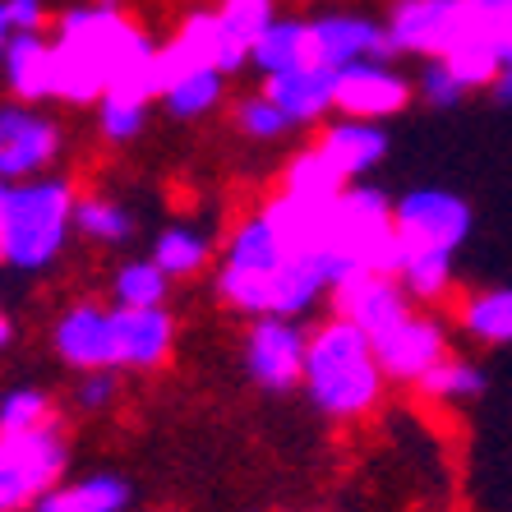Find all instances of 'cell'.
<instances>
[{
	"mask_svg": "<svg viewBox=\"0 0 512 512\" xmlns=\"http://www.w3.org/2000/svg\"><path fill=\"white\" fill-rule=\"evenodd\" d=\"M51 342H56V356L79 374L93 370H116V333H111V310L84 300V305H70V310L56 319L51 328Z\"/></svg>",
	"mask_w": 512,
	"mask_h": 512,
	"instance_id": "obj_14",
	"label": "cell"
},
{
	"mask_svg": "<svg viewBox=\"0 0 512 512\" xmlns=\"http://www.w3.org/2000/svg\"><path fill=\"white\" fill-rule=\"evenodd\" d=\"M0 190H5V180H0Z\"/></svg>",
	"mask_w": 512,
	"mask_h": 512,
	"instance_id": "obj_42",
	"label": "cell"
},
{
	"mask_svg": "<svg viewBox=\"0 0 512 512\" xmlns=\"http://www.w3.org/2000/svg\"><path fill=\"white\" fill-rule=\"evenodd\" d=\"M10 190V185H5ZM5 190H0V263H5Z\"/></svg>",
	"mask_w": 512,
	"mask_h": 512,
	"instance_id": "obj_41",
	"label": "cell"
},
{
	"mask_svg": "<svg viewBox=\"0 0 512 512\" xmlns=\"http://www.w3.org/2000/svg\"><path fill=\"white\" fill-rule=\"evenodd\" d=\"M480 10L471 0H393L388 10V37L393 51L420 60H443L448 51L476 28Z\"/></svg>",
	"mask_w": 512,
	"mask_h": 512,
	"instance_id": "obj_7",
	"label": "cell"
},
{
	"mask_svg": "<svg viewBox=\"0 0 512 512\" xmlns=\"http://www.w3.org/2000/svg\"><path fill=\"white\" fill-rule=\"evenodd\" d=\"M74 194L70 180L37 176L5 190V263L19 273H37L60 259L74 231Z\"/></svg>",
	"mask_w": 512,
	"mask_h": 512,
	"instance_id": "obj_3",
	"label": "cell"
},
{
	"mask_svg": "<svg viewBox=\"0 0 512 512\" xmlns=\"http://www.w3.org/2000/svg\"><path fill=\"white\" fill-rule=\"evenodd\" d=\"M148 259H153L171 282H190V277H199L203 268L213 263V236L180 222V227H167L153 240V254H148Z\"/></svg>",
	"mask_w": 512,
	"mask_h": 512,
	"instance_id": "obj_25",
	"label": "cell"
},
{
	"mask_svg": "<svg viewBox=\"0 0 512 512\" xmlns=\"http://www.w3.org/2000/svg\"><path fill=\"white\" fill-rule=\"evenodd\" d=\"M143 125H148V102H134V97H125V93H107L97 102V130H102L107 143L139 139Z\"/></svg>",
	"mask_w": 512,
	"mask_h": 512,
	"instance_id": "obj_34",
	"label": "cell"
},
{
	"mask_svg": "<svg viewBox=\"0 0 512 512\" xmlns=\"http://www.w3.org/2000/svg\"><path fill=\"white\" fill-rule=\"evenodd\" d=\"M397 213V236H402V250H443L457 254L471 236V203L453 190H439V185H425V190H406L402 199H393Z\"/></svg>",
	"mask_w": 512,
	"mask_h": 512,
	"instance_id": "obj_8",
	"label": "cell"
},
{
	"mask_svg": "<svg viewBox=\"0 0 512 512\" xmlns=\"http://www.w3.org/2000/svg\"><path fill=\"white\" fill-rule=\"evenodd\" d=\"M314 33V51H319V65L328 70H346V65H360V60H393V37L388 28L365 19V14H319L310 19Z\"/></svg>",
	"mask_w": 512,
	"mask_h": 512,
	"instance_id": "obj_16",
	"label": "cell"
},
{
	"mask_svg": "<svg viewBox=\"0 0 512 512\" xmlns=\"http://www.w3.org/2000/svg\"><path fill=\"white\" fill-rule=\"evenodd\" d=\"M74 231L93 245H125L134 236V213L107 194H84L74 203Z\"/></svg>",
	"mask_w": 512,
	"mask_h": 512,
	"instance_id": "obj_29",
	"label": "cell"
},
{
	"mask_svg": "<svg viewBox=\"0 0 512 512\" xmlns=\"http://www.w3.org/2000/svg\"><path fill=\"white\" fill-rule=\"evenodd\" d=\"M60 153V130L56 120L42 111L24 107V102H5L0 107V180L19 185V180H37L56 162Z\"/></svg>",
	"mask_w": 512,
	"mask_h": 512,
	"instance_id": "obj_12",
	"label": "cell"
},
{
	"mask_svg": "<svg viewBox=\"0 0 512 512\" xmlns=\"http://www.w3.org/2000/svg\"><path fill=\"white\" fill-rule=\"evenodd\" d=\"M416 102V84L397 70L393 60H360L337 70V116L351 120H393Z\"/></svg>",
	"mask_w": 512,
	"mask_h": 512,
	"instance_id": "obj_11",
	"label": "cell"
},
{
	"mask_svg": "<svg viewBox=\"0 0 512 512\" xmlns=\"http://www.w3.org/2000/svg\"><path fill=\"white\" fill-rule=\"evenodd\" d=\"M10 37H14V28H10V19H5V0H0V60H5V47H10Z\"/></svg>",
	"mask_w": 512,
	"mask_h": 512,
	"instance_id": "obj_39",
	"label": "cell"
},
{
	"mask_svg": "<svg viewBox=\"0 0 512 512\" xmlns=\"http://www.w3.org/2000/svg\"><path fill=\"white\" fill-rule=\"evenodd\" d=\"M65 466L70 448L60 420L0 439V512H33V503L60 485Z\"/></svg>",
	"mask_w": 512,
	"mask_h": 512,
	"instance_id": "obj_6",
	"label": "cell"
},
{
	"mask_svg": "<svg viewBox=\"0 0 512 512\" xmlns=\"http://www.w3.org/2000/svg\"><path fill=\"white\" fill-rule=\"evenodd\" d=\"M111 333H116V370L148 374L171 360L176 319L167 314V305H153V310H120V305H111Z\"/></svg>",
	"mask_w": 512,
	"mask_h": 512,
	"instance_id": "obj_15",
	"label": "cell"
},
{
	"mask_svg": "<svg viewBox=\"0 0 512 512\" xmlns=\"http://www.w3.org/2000/svg\"><path fill=\"white\" fill-rule=\"evenodd\" d=\"M453 259L457 254H443V250H402L397 282L406 286V296L416 305H439L453 291Z\"/></svg>",
	"mask_w": 512,
	"mask_h": 512,
	"instance_id": "obj_26",
	"label": "cell"
},
{
	"mask_svg": "<svg viewBox=\"0 0 512 512\" xmlns=\"http://www.w3.org/2000/svg\"><path fill=\"white\" fill-rule=\"evenodd\" d=\"M162 60H167L171 79L190 70H217L222 60V24H217V10H194L185 24L176 28L167 47H162Z\"/></svg>",
	"mask_w": 512,
	"mask_h": 512,
	"instance_id": "obj_22",
	"label": "cell"
},
{
	"mask_svg": "<svg viewBox=\"0 0 512 512\" xmlns=\"http://www.w3.org/2000/svg\"><path fill=\"white\" fill-rule=\"evenodd\" d=\"M236 125H240V134H245V139H254V143H277V139H286V134L296 130V120L286 116V111L277 107L268 93L240 97Z\"/></svg>",
	"mask_w": 512,
	"mask_h": 512,
	"instance_id": "obj_33",
	"label": "cell"
},
{
	"mask_svg": "<svg viewBox=\"0 0 512 512\" xmlns=\"http://www.w3.org/2000/svg\"><path fill=\"white\" fill-rule=\"evenodd\" d=\"M328 250L346 268L370 273H397L402 263V236H397L393 199L370 185H346L328 213Z\"/></svg>",
	"mask_w": 512,
	"mask_h": 512,
	"instance_id": "obj_4",
	"label": "cell"
},
{
	"mask_svg": "<svg viewBox=\"0 0 512 512\" xmlns=\"http://www.w3.org/2000/svg\"><path fill=\"white\" fill-rule=\"evenodd\" d=\"M291 250L282 245V236L273 231V222L259 213H250L231 231L227 250H222V268H217V296L231 310L263 319L268 300H273V277L286 268Z\"/></svg>",
	"mask_w": 512,
	"mask_h": 512,
	"instance_id": "obj_5",
	"label": "cell"
},
{
	"mask_svg": "<svg viewBox=\"0 0 512 512\" xmlns=\"http://www.w3.org/2000/svg\"><path fill=\"white\" fill-rule=\"evenodd\" d=\"M466 93H471V88H466L443 60H425V70H420V79H416V97L425 107L448 111V107H457Z\"/></svg>",
	"mask_w": 512,
	"mask_h": 512,
	"instance_id": "obj_35",
	"label": "cell"
},
{
	"mask_svg": "<svg viewBox=\"0 0 512 512\" xmlns=\"http://www.w3.org/2000/svg\"><path fill=\"white\" fill-rule=\"evenodd\" d=\"M374 351H379V365H383V374H388V383H411V388H416L453 346H448V328H443L434 314L411 310L397 328L374 337Z\"/></svg>",
	"mask_w": 512,
	"mask_h": 512,
	"instance_id": "obj_13",
	"label": "cell"
},
{
	"mask_svg": "<svg viewBox=\"0 0 512 512\" xmlns=\"http://www.w3.org/2000/svg\"><path fill=\"white\" fill-rule=\"evenodd\" d=\"M134 489L125 476L116 471H97V476L70 480V485H56L51 494L33 503V512H130Z\"/></svg>",
	"mask_w": 512,
	"mask_h": 512,
	"instance_id": "obj_21",
	"label": "cell"
},
{
	"mask_svg": "<svg viewBox=\"0 0 512 512\" xmlns=\"http://www.w3.org/2000/svg\"><path fill=\"white\" fill-rule=\"evenodd\" d=\"M222 97H227V74L222 70H190V74H180V79H171L162 107H167L176 120H199V116L222 107Z\"/></svg>",
	"mask_w": 512,
	"mask_h": 512,
	"instance_id": "obj_28",
	"label": "cell"
},
{
	"mask_svg": "<svg viewBox=\"0 0 512 512\" xmlns=\"http://www.w3.org/2000/svg\"><path fill=\"white\" fill-rule=\"evenodd\" d=\"M305 351H310V333L296 319L263 314L250 319L245 333V374L268 393H291L305 383Z\"/></svg>",
	"mask_w": 512,
	"mask_h": 512,
	"instance_id": "obj_10",
	"label": "cell"
},
{
	"mask_svg": "<svg viewBox=\"0 0 512 512\" xmlns=\"http://www.w3.org/2000/svg\"><path fill=\"white\" fill-rule=\"evenodd\" d=\"M457 328L476 346H512V286H485L457 305Z\"/></svg>",
	"mask_w": 512,
	"mask_h": 512,
	"instance_id": "obj_24",
	"label": "cell"
},
{
	"mask_svg": "<svg viewBox=\"0 0 512 512\" xmlns=\"http://www.w3.org/2000/svg\"><path fill=\"white\" fill-rule=\"evenodd\" d=\"M250 65L263 74V79H273V74H291V70H305V65H319L310 19H277V24L259 37V47H254Z\"/></svg>",
	"mask_w": 512,
	"mask_h": 512,
	"instance_id": "obj_23",
	"label": "cell"
},
{
	"mask_svg": "<svg viewBox=\"0 0 512 512\" xmlns=\"http://www.w3.org/2000/svg\"><path fill=\"white\" fill-rule=\"evenodd\" d=\"M0 70H5L14 102H24V107L51 102V93H56V56H51V42L42 33H14Z\"/></svg>",
	"mask_w": 512,
	"mask_h": 512,
	"instance_id": "obj_18",
	"label": "cell"
},
{
	"mask_svg": "<svg viewBox=\"0 0 512 512\" xmlns=\"http://www.w3.org/2000/svg\"><path fill=\"white\" fill-rule=\"evenodd\" d=\"M494 93H499L503 102H512V65H508V70H503V79H499V84H494Z\"/></svg>",
	"mask_w": 512,
	"mask_h": 512,
	"instance_id": "obj_40",
	"label": "cell"
},
{
	"mask_svg": "<svg viewBox=\"0 0 512 512\" xmlns=\"http://www.w3.org/2000/svg\"><path fill=\"white\" fill-rule=\"evenodd\" d=\"M346 185H351V180H346L342 171H337L333 162L319 153V148L296 153L291 162H286V171H282V190L286 194H300V199H337Z\"/></svg>",
	"mask_w": 512,
	"mask_h": 512,
	"instance_id": "obj_31",
	"label": "cell"
},
{
	"mask_svg": "<svg viewBox=\"0 0 512 512\" xmlns=\"http://www.w3.org/2000/svg\"><path fill=\"white\" fill-rule=\"evenodd\" d=\"M314 148H319L346 180H360V176H370L383 157H388V130H383L379 120L342 116V120H333V125H323V134L314 139Z\"/></svg>",
	"mask_w": 512,
	"mask_h": 512,
	"instance_id": "obj_17",
	"label": "cell"
},
{
	"mask_svg": "<svg viewBox=\"0 0 512 512\" xmlns=\"http://www.w3.org/2000/svg\"><path fill=\"white\" fill-rule=\"evenodd\" d=\"M167 286L171 277L153 259H130L111 273V300L120 310H153V305H167Z\"/></svg>",
	"mask_w": 512,
	"mask_h": 512,
	"instance_id": "obj_30",
	"label": "cell"
},
{
	"mask_svg": "<svg viewBox=\"0 0 512 512\" xmlns=\"http://www.w3.org/2000/svg\"><path fill=\"white\" fill-rule=\"evenodd\" d=\"M217 24H222V60H217V70L231 79V74L250 65L259 37L277 24V5L273 0H222L217 5Z\"/></svg>",
	"mask_w": 512,
	"mask_h": 512,
	"instance_id": "obj_20",
	"label": "cell"
},
{
	"mask_svg": "<svg viewBox=\"0 0 512 512\" xmlns=\"http://www.w3.org/2000/svg\"><path fill=\"white\" fill-rule=\"evenodd\" d=\"M416 393L429 397V402H476V397L485 393V370H480L476 360L448 351V356L416 383Z\"/></svg>",
	"mask_w": 512,
	"mask_h": 512,
	"instance_id": "obj_27",
	"label": "cell"
},
{
	"mask_svg": "<svg viewBox=\"0 0 512 512\" xmlns=\"http://www.w3.org/2000/svg\"><path fill=\"white\" fill-rule=\"evenodd\" d=\"M5 19L14 33H42L47 10H42V0H5Z\"/></svg>",
	"mask_w": 512,
	"mask_h": 512,
	"instance_id": "obj_37",
	"label": "cell"
},
{
	"mask_svg": "<svg viewBox=\"0 0 512 512\" xmlns=\"http://www.w3.org/2000/svg\"><path fill=\"white\" fill-rule=\"evenodd\" d=\"M333 314L346 323H356L360 333L383 337L388 328L406 319L411 310H420L416 300L406 296V286L397 282V273H370V268H346L333 282Z\"/></svg>",
	"mask_w": 512,
	"mask_h": 512,
	"instance_id": "obj_9",
	"label": "cell"
},
{
	"mask_svg": "<svg viewBox=\"0 0 512 512\" xmlns=\"http://www.w3.org/2000/svg\"><path fill=\"white\" fill-rule=\"evenodd\" d=\"M263 93L273 97L296 125H314L337 102V70L305 65V70H291V74H273V79H263Z\"/></svg>",
	"mask_w": 512,
	"mask_h": 512,
	"instance_id": "obj_19",
	"label": "cell"
},
{
	"mask_svg": "<svg viewBox=\"0 0 512 512\" xmlns=\"http://www.w3.org/2000/svg\"><path fill=\"white\" fill-rule=\"evenodd\" d=\"M111 402H116V370L79 374V383H74V406L79 411H107Z\"/></svg>",
	"mask_w": 512,
	"mask_h": 512,
	"instance_id": "obj_36",
	"label": "cell"
},
{
	"mask_svg": "<svg viewBox=\"0 0 512 512\" xmlns=\"http://www.w3.org/2000/svg\"><path fill=\"white\" fill-rule=\"evenodd\" d=\"M310 402L319 406L328 420H360L379 406L388 374L379 365V351L356 323L346 319H323L310 333V351H305V383H300Z\"/></svg>",
	"mask_w": 512,
	"mask_h": 512,
	"instance_id": "obj_2",
	"label": "cell"
},
{
	"mask_svg": "<svg viewBox=\"0 0 512 512\" xmlns=\"http://www.w3.org/2000/svg\"><path fill=\"white\" fill-rule=\"evenodd\" d=\"M153 42L116 0L79 5L56 19L51 56H56V93L51 102L97 107L107 88H116L139 60L153 56Z\"/></svg>",
	"mask_w": 512,
	"mask_h": 512,
	"instance_id": "obj_1",
	"label": "cell"
},
{
	"mask_svg": "<svg viewBox=\"0 0 512 512\" xmlns=\"http://www.w3.org/2000/svg\"><path fill=\"white\" fill-rule=\"evenodd\" d=\"M51 420H56V411H51V397L42 388H10V393L0 397V439L42 429Z\"/></svg>",
	"mask_w": 512,
	"mask_h": 512,
	"instance_id": "obj_32",
	"label": "cell"
},
{
	"mask_svg": "<svg viewBox=\"0 0 512 512\" xmlns=\"http://www.w3.org/2000/svg\"><path fill=\"white\" fill-rule=\"evenodd\" d=\"M476 10H485V14H508L512 10V0H471Z\"/></svg>",
	"mask_w": 512,
	"mask_h": 512,
	"instance_id": "obj_38",
	"label": "cell"
}]
</instances>
